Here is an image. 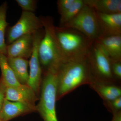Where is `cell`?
Segmentation results:
<instances>
[{
    "mask_svg": "<svg viewBox=\"0 0 121 121\" xmlns=\"http://www.w3.org/2000/svg\"><path fill=\"white\" fill-rule=\"evenodd\" d=\"M56 80L57 101L80 86L92 84L94 78L88 57L66 61L56 73Z\"/></svg>",
    "mask_w": 121,
    "mask_h": 121,
    "instance_id": "cell-1",
    "label": "cell"
},
{
    "mask_svg": "<svg viewBox=\"0 0 121 121\" xmlns=\"http://www.w3.org/2000/svg\"><path fill=\"white\" fill-rule=\"evenodd\" d=\"M44 33L39 44V60L43 73L56 74L63 64L68 60L61 49L56 34L52 17L40 18Z\"/></svg>",
    "mask_w": 121,
    "mask_h": 121,
    "instance_id": "cell-2",
    "label": "cell"
},
{
    "mask_svg": "<svg viewBox=\"0 0 121 121\" xmlns=\"http://www.w3.org/2000/svg\"><path fill=\"white\" fill-rule=\"evenodd\" d=\"M55 30L61 49L68 60L88 57L94 42L73 29L55 26Z\"/></svg>",
    "mask_w": 121,
    "mask_h": 121,
    "instance_id": "cell-3",
    "label": "cell"
},
{
    "mask_svg": "<svg viewBox=\"0 0 121 121\" xmlns=\"http://www.w3.org/2000/svg\"><path fill=\"white\" fill-rule=\"evenodd\" d=\"M56 74L44 73L42 79L40 95L37 111L39 113L44 121H58L56 111L57 93Z\"/></svg>",
    "mask_w": 121,
    "mask_h": 121,
    "instance_id": "cell-4",
    "label": "cell"
},
{
    "mask_svg": "<svg viewBox=\"0 0 121 121\" xmlns=\"http://www.w3.org/2000/svg\"><path fill=\"white\" fill-rule=\"evenodd\" d=\"M94 82L105 84H118L114 77L110 59L100 45L95 41L88 56Z\"/></svg>",
    "mask_w": 121,
    "mask_h": 121,
    "instance_id": "cell-5",
    "label": "cell"
},
{
    "mask_svg": "<svg viewBox=\"0 0 121 121\" xmlns=\"http://www.w3.org/2000/svg\"><path fill=\"white\" fill-rule=\"evenodd\" d=\"M60 27L77 30L93 42L102 36L95 11L85 4L73 19Z\"/></svg>",
    "mask_w": 121,
    "mask_h": 121,
    "instance_id": "cell-6",
    "label": "cell"
},
{
    "mask_svg": "<svg viewBox=\"0 0 121 121\" xmlns=\"http://www.w3.org/2000/svg\"><path fill=\"white\" fill-rule=\"evenodd\" d=\"M43 27V25L41 19L37 17L34 13L23 11L16 23L7 29L8 45L23 36L33 35Z\"/></svg>",
    "mask_w": 121,
    "mask_h": 121,
    "instance_id": "cell-7",
    "label": "cell"
},
{
    "mask_svg": "<svg viewBox=\"0 0 121 121\" xmlns=\"http://www.w3.org/2000/svg\"><path fill=\"white\" fill-rule=\"evenodd\" d=\"M44 35L40 30L33 34V46L32 54L29 61L30 71L27 84L38 95L42 83L43 70L39 60V44Z\"/></svg>",
    "mask_w": 121,
    "mask_h": 121,
    "instance_id": "cell-8",
    "label": "cell"
},
{
    "mask_svg": "<svg viewBox=\"0 0 121 121\" xmlns=\"http://www.w3.org/2000/svg\"><path fill=\"white\" fill-rule=\"evenodd\" d=\"M33 46V34L23 36L7 45L6 56L28 60L32 54Z\"/></svg>",
    "mask_w": 121,
    "mask_h": 121,
    "instance_id": "cell-9",
    "label": "cell"
},
{
    "mask_svg": "<svg viewBox=\"0 0 121 121\" xmlns=\"http://www.w3.org/2000/svg\"><path fill=\"white\" fill-rule=\"evenodd\" d=\"M35 111H37L36 105L5 99L0 111V120L8 121L19 116Z\"/></svg>",
    "mask_w": 121,
    "mask_h": 121,
    "instance_id": "cell-10",
    "label": "cell"
},
{
    "mask_svg": "<svg viewBox=\"0 0 121 121\" xmlns=\"http://www.w3.org/2000/svg\"><path fill=\"white\" fill-rule=\"evenodd\" d=\"M95 13L102 36L121 35V13Z\"/></svg>",
    "mask_w": 121,
    "mask_h": 121,
    "instance_id": "cell-11",
    "label": "cell"
},
{
    "mask_svg": "<svg viewBox=\"0 0 121 121\" xmlns=\"http://www.w3.org/2000/svg\"><path fill=\"white\" fill-rule=\"evenodd\" d=\"M5 99L12 101L23 102L35 105L39 99L38 95L27 84H20L18 86L7 87Z\"/></svg>",
    "mask_w": 121,
    "mask_h": 121,
    "instance_id": "cell-12",
    "label": "cell"
},
{
    "mask_svg": "<svg viewBox=\"0 0 121 121\" xmlns=\"http://www.w3.org/2000/svg\"><path fill=\"white\" fill-rule=\"evenodd\" d=\"M97 43L112 61H121V35L102 36Z\"/></svg>",
    "mask_w": 121,
    "mask_h": 121,
    "instance_id": "cell-13",
    "label": "cell"
},
{
    "mask_svg": "<svg viewBox=\"0 0 121 121\" xmlns=\"http://www.w3.org/2000/svg\"><path fill=\"white\" fill-rule=\"evenodd\" d=\"M95 12L106 14L121 13V0H83Z\"/></svg>",
    "mask_w": 121,
    "mask_h": 121,
    "instance_id": "cell-14",
    "label": "cell"
},
{
    "mask_svg": "<svg viewBox=\"0 0 121 121\" xmlns=\"http://www.w3.org/2000/svg\"><path fill=\"white\" fill-rule=\"evenodd\" d=\"M90 86L97 93L103 102L109 101L121 97V87L118 84L94 82Z\"/></svg>",
    "mask_w": 121,
    "mask_h": 121,
    "instance_id": "cell-15",
    "label": "cell"
},
{
    "mask_svg": "<svg viewBox=\"0 0 121 121\" xmlns=\"http://www.w3.org/2000/svg\"><path fill=\"white\" fill-rule=\"evenodd\" d=\"M7 60L20 83L27 84L29 77V61L26 59L19 58H7Z\"/></svg>",
    "mask_w": 121,
    "mask_h": 121,
    "instance_id": "cell-16",
    "label": "cell"
},
{
    "mask_svg": "<svg viewBox=\"0 0 121 121\" xmlns=\"http://www.w3.org/2000/svg\"><path fill=\"white\" fill-rule=\"evenodd\" d=\"M0 68L1 72L0 80L6 87L17 86L21 84L9 65L7 56L1 54H0Z\"/></svg>",
    "mask_w": 121,
    "mask_h": 121,
    "instance_id": "cell-17",
    "label": "cell"
},
{
    "mask_svg": "<svg viewBox=\"0 0 121 121\" xmlns=\"http://www.w3.org/2000/svg\"><path fill=\"white\" fill-rule=\"evenodd\" d=\"M7 2L0 5V54L7 55V44L5 43L6 29L9 24L7 21Z\"/></svg>",
    "mask_w": 121,
    "mask_h": 121,
    "instance_id": "cell-18",
    "label": "cell"
},
{
    "mask_svg": "<svg viewBox=\"0 0 121 121\" xmlns=\"http://www.w3.org/2000/svg\"><path fill=\"white\" fill-rule=\"evenodd\" d=\"M84 5L83 0H75L70 8L60 15V27H62L73 19L79 13Z\"/></svg>",
    "mask_w": 121,
    "mask_h": 121,
    "instance_id": "cell-19",
    "label": "cell"
},
{
    "mask_svg": "<svg viewBox=\"0 0 121 121\" xmlns=\"http://www.w3.org/2000/svg\"><path fill=\"white\" fill-rule=\"evenodd\" d=\"M16 1L23 11L34 13L37 8V1L35 0H16Z\"/></svg>",
    "mask_w": 121,
    "mask_h": 121,
    "instance_id": "cell-20",
    "label": "cell"
},
{
    "mask_svg": "<svg viewBox=\"0 0 121 121\" xmlns=\"http://www.w3.org/2000/svg\"><path fill=\"white\" fill-rule=\"evenodd\" d=\"M103 104L112 114L121 111V97L109 101L103 102Z\"/></svg>",
    "mask_w": 121,
    "mask_h": 121,
    "instance_id": "cell-21",
    "label": "cell"
},
{
    "mask_svg": "<svg viewBox=\"0 0 121 121\" xmlns=\"http://www.w3.org/2000/svg\"><path fill=\"white\" fill-rule=\"evenodd\" d=\"M111 71L114 77L118 82L121 81V61L111 60Z\"/></svg>",
    "mask_w": 121,
    "mask_h": 121,
    "instance_id": "cell-22",
    "label": "cell"
},
{
    "mask_svg": "<svg viewBox=\"0 0 121 121\" xmlns=\"http://www.w3.org/2000/svg\"><path fill=\"white\" fill-rule=\"evenodd\" d=\"M75 0H59L57 1L58 11L60 15L67 11L73 5Z\"/></svg>",
    "mask_w": 121,
    "mask_h": 121,
    "instance_id": "cell-23",
    "label": "cell"
},
{
    "mask_svg": "<svg viewBox=\"0 0 121 121\" xmlns=\"http://www.w3.org/2000/svg\"><path fill=\"white\" fill-rule=\"evenodd\" d=\"M7 88L6 86L0 79V111L5 99V91Z\"/></svg>",
    "mask_w": 121,
    "mask_h": 121,
    "instance_id": "cell-24",
    "label": "cell"
},
{
    "mask_svg": "<svg viewBox=\"0 0 121 121\" xmlns=\"http://www.w3.org/2000/svg\"><path fill=\"white\" fill-rule=\"evenodd\" d=\"M112 114L113 118L111 121H121V111Z\"/></svg>",
    "mask_w": 121,
    "mask_h": 121,
    "instance_id": "cell-25",
    "label": "cell"
},
{
    "mask_svg": "<svg viewBox=\"0 0 121 121\" xmlns=\"http://www.w3.org/2000/svg\"><path fill=\"white\" fill-rule=\"evenodd\" d=\"M0 121H1V120H0Z\"/></svg>",
    "mask_w": 121,
    "mask_h": 121,
    "instance_id": "cell-26",
    "label": "cell"
}]
</instances>
